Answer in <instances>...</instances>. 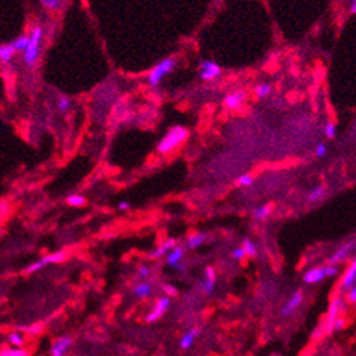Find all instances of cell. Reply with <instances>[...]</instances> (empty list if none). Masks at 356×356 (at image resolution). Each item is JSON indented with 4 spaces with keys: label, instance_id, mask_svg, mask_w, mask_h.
Listing matches in <instances>:
<instances>
[{
    "label": "cell",
    "instance_id": "1",
    "mask_svg": "<svg viewBox=\"0 0 356 356\" xmlns=\"http://www.w3.org/2000/svg\"><path fill=\"white\" fill-rule=\"evenodd\" d=\"M187 136H189V131L185 127H182V125L172 127L158 144V152L159 153H169L172 151H175L178 146L182 145Z\"/></svg>",
    "mask_w": 356,
    "mask_h": 356
},
{
    "label": "cell",
    "instance_id": "2",
    "mask_svg": "<svg viewBox=\"0 0 356 356\" xmlns=\"http://www.w3.org/2000/svg\"><path fill=\"white\" fill-rule=\"evenodd\" d=\"M41 39H43V27L37 25L33 27L31 34L28 36V43H27L26 49H25V64L27 67H34L37 58H39L40 44H41Z\"/></svg>",
    "mask_w": 356,
    "mask_h": 356
},
{
    "label": "cell",
    "instance_id": "3",
    "mask_svg": "<svg viewBox=\"0 0 356 356\" xmlns=\"http://www.w3.org/2000/svg\"><path fill=\"white\" fill-rule=\"evenodd\" d=\"M175 67H176V60L173 57L163 58L162 61H159L158 64H155L153 68L151 70V73L148 76V84L152 88H156L160 84V81L163 79V77L171 74Z\"/></svg>",
    "mask_w": 356,
    "mask_h": 356
},
{
    "label": "cell",
    "instance_id": "4",
    "mask_svg": "<svg viewBox=\"0 0 356 356\" xmlns=\"http://www.w3.org/2000/svg\"><path fill=\"white\" fill-rule=\"evenodd\" d=\"M66 257L67 255L64 251H55L53 254H47V255H44V257L39 258L37 261H34V263H31L30 265H27L25 273H26V274L37 273V271H40L41 268H44V267H47V265H50V264L63 263V261L66 260Z\"/></svg>",
    "mask_w": 356,
    "mask_h": 356
},
{
    "label": "cell",
    "instance_id": "5",
    "mask_svg": "<svg viewBox=\"0 0 356 356\" xmlns=\"http://www.w3.org/2000/svg\"><path fill=\"white\" fill-rule=\"evenodd\" d=\"M220 74H222V67L219 66L217 63H214L211 60L200 61V64H199V76H200L202 79L211 81V79H216L217 77H220Z\"/></svg>",
    "mask_w": 356,
    "mask_h": 356
},
{
    "label": "cell",
    "instance_id": "6",
    "mask_svg": "<svg viewBox=\"0 0 356 356\" xmlns=\"http://www.w3.org/2000/svg\"><path fill=\"white\" fill-rule=\"evenodd\" d=\"M169 305H171V300L168 298V297H162V298H159L156 304H155V306H153V309H152V312L146 317V321L148 322H155V321H158L159 318H162L165 314H166V311L169 309Z\"/></svg>",
    "mask_w": 356,
    "mask_h": 356
},
{
    "label": "cell",
    "instance_id": "7",
    "mask_svg": "<svg viewBox=\"0 0 356 356\" xmlns=\"http://www.w3.org/2000/svg\"><path fill=\"white\" fill-rule=\"evenodd\" d=\"M354 250H355V240H352L351 243L343 244L342 247H339L338 250L335 251V253L330 257V263L331 264L342 263V261H345V260L349 258V255L354 253Z\"/></svg>",
    "mask_w": 356,
    "mask_h": 356
},
{
    "label": "cell",
    "instance_id": "8",
    "mask_svg": "<svg viewBox=\"0 0 356 356\" xmlns=\"http://www.w3.org/2000/svg\"><path fill=\"white\" fill-rule=\"evenodd\" d=\"M341 306H342V298H341V297H336V298L332 300L330 311H328V314H327V332H328V333L332 331L333 322L336 321V318L339 317Z\"/></svg>",
    "mask_w": 356,
    "mask_h": 356
},
{
    "label": "cell",
    "instance_id": "9",
    "mask_svg": "<svg viewBox=\"0 0 356 356\" xmlns=\"http://www.w3.org/2000/svg\"><path fill=\"white\" fill-rule=\"evenodd\" d=\"M71 345H73V339L70 336H61L51 345L50 354L51 356H64L71 348Z\"/></svg>",
    "mask_w": 356,
    "mask_h": 356
},
{
    "label": "cell",
    "instance_id": "10",
    "mask_svg": "<svg viewBox=\"0 0 356 356\" xmlns=\"http://www.w3.org/2000/svg\"><path fill=\"white\" fill-rule=\"evenodd\" d=\"M303 301V292L301 291H297V292H294L292 294V297H291L290 300H288V303L285 304L284 306H282V309H281V315H284V317H287V315H291L298 306H300V304Z\"/></svg>",
    "mask_w": 356,
    "mask_h": 356
},
{
    "label": "cell",
    "instance_id": "11",
    "mask_svg": "<svg viewBox=\"0 0 356 356\" xmlns=\"http://www.w3.org/2000/svg\"><path fill=\"white\" fill-rule=\"evenodd\" d=\"M246 98H247V94L244 91H236V93L229 94V95H226L225 105L230 109H236L238 106L243 105Z\"/></svg>",
    "mask_w": 356,
    "mask_h": 356
},
{
    "label": "cell",
    "instance_id": "12",
    "mask_svg": "<svg viewBox=\"0 0 356 356\" xmlns=\"http://www.w3.org/2000/svg\"><path fill=\"white\" fill-rule=\"evenodd\" d=\"M355 281H356V261L355 260H352V263H351V265L346 268V273H345V276H343L342 278V288L348 291L351 287L355 285Z\"/></svg>",
    "mask_w": 356,
    "mask_h": 356
},
{
    "label": "cell",
    "instance_id": "13",
    "mask_svg": "<svg viewBox=\"0 0 356 356\" xmlns=\"http://www.w3.org/2000/svg\"><path fill=\"white\" fill-rule=\"evenodd\" d=\"M325 277H327V276H325L324 268L317 267V268H311V270H308V271L305 273L304 281H305L306 284H317L319 281H322Z\"/></svg>",
    "mask_w": 356,
    "mask_h": 356
},
{
    "label": "cell",
    "instance_id": "14",
    "mask_svg": "<svg viewBox=\"0 0 356 356\" xmlns=\"http://www.w3.org/2000/svg\"><path fill=\"white\" fill-rule=\"evenodd\" d=\"M16 49L13 47L12 43H6V44H0V61L3 64H9L13 57L16 55Z\"/></svg>",
    "mask_w": 356,
    "mask_h": 356
},
{
    "label": "cell",
    "instance_id": "15",
    "mask_svg": "<svg viewBox=\"0 0 356 356\" xmlns=\"http://www.w3.org/2000/svg\"><path fill=\"white\" fill-rule=\"evenodd\" d=\"M183 255H185V250H183L182 247L176 246V247H173V249L168 253L166 263H168V265H171V267H175L176 264L182 261Z\"/></svg>",
    "mask_w": 356,
    "mask_h": 356
},
{
    "label": "cell",
    "instance_id": "16",
    "mask_svg": "<svg viewBox=\"0 0 356 356\" xmlns=\"http://www.w3.org/2000/svg\"><path fill=\"white\" fill-rule=\"evenodd\" d=\"M173 247H176V240H175V238H168V240L159 247L158 250L152 253V257H153V258H160L162 255L168 254Z\"/></svg>",
    "mask_w": 356,
    "mask_h": 356
},
{
    "label": "cell",
    "instance_id": "17",
    "mask_svg": "<svg viewBox=\"0 0 356 356\" xmlns=\"http://www.w3.org/2000/svg\"><path fill=\"white\" fill-rule=\"evenodd\" d=\"M199 335V330H190L189 332H186L185 335L182 336V339H180V348L182 349H187V348H190L193 342H195V339H196V336Z\"/></svg>",
    "mask_w": 356,
    "mask_h": 356
},
{
    "label": "cell",
    "instance_id": "18",
    "mask_svg": "<svg viewBox=\"0 0 356 356\" xmlns=\"http://www.w3.org/2000/svg\"><path fill=\"white\" fill-rule=\"evenodd\" d=\"M6 339L14 348H22L25 345V336L22 335V332H9L6 335Z\"/></svg>",
    "mask_w": 356,
    "mask_h": 356
},
{
    "label": "cell",
    "instance_id": "19",
    "mask_svg": "<svg viewBox=\"0 0 356 356\" xmlns=\"http://www.w3.org/2000/svg\"><path fill=\"white\" fill-rule=\"evenodd\" d=\"M151 292H152V287H151V284H148V282H141V284H138V285L133 288V294H135L138 298H146V297L151 295Z\"/></svg>",
    "mask_w": 356,
    "mask_h": 356
},
{
    "label": "cell",
    "instance_id": "20",
    "mask_svg": "<svg viewBox=\"0 0 356 356\" xmlns=\"http://www.w3.org/2000/svg\"><path fill=\"white\" fill-rule=\"evenodd\" d=\"M0 356H30V354L23 348H14V346H12V348L0 349Z\"/></svg>",
    "mask_w": 356,
    "mask_h": 356
},
{
    "label": "cell",
    "instance_id": "21",
    "mask_svg": "<svg viewBox=\"0 0 356 356\" xmlns=\"http://www.w3.org/2000/svg\"><path fill=\"white\" fill-rule=\"evenodd\" d=\"M206 240V234L203 233H196L193 236H190L187 240V247L189 249H198L199 246H202V243H204Z\"/></svg>",
    "mask_w": 356,
    "mask_h": 356
},
{
    "label": "cell",
    "instance_id": "22",
    "mask_svg": "<svg viewBox=\"0 0 356 356\" xmlns=\"http://www.w3.org/2000/svg\"><path fill=\"white\" fill-rule=\"evenodd\" d=\"M325 193H327L325 186L319 185L317 186L315 189L311 190V193L308 195V200H309V202H318V200H321V199L325 196Z\"/></svg>",
    "mask_w": 356,
    "mask_h": 356
},
{
    "label": "cell",
    "instance_id": "23",
    "mask_svg": "<svg viewBox=\"0 0 356 356\" xmlns=\"http://www.w3.org/2000/svg\"><path fill=\"white\" fill-rule=\"evenodd\" d=\"M271 210H273V206L271 204H263V206H260V207H257L254 210V217L257 220H264L271 213Z\"/></svg>",
    "mask_w": 356,
    "mask_h": 356
},
{
    "label": "cell",
    "instance_id": "24",
    "mask_svg": "<svg viewBox=\"0 0 356 356\" xmlns=\"http://www.w3.org/2000/svg\"><path fill=\"white\" fill-rule=\"evenodd\" d=\"M270 93H271V85L267 84V82L258 84V85L255 87V95H257V98H260V100H264L265 97H268Z\"/></svg>",
    "mask_w": 356,
    "mask_h": 356
},
{
    "label": "cell",
    "instance_id": "25",
    "mask_svg": "<svg viewBox=\"0 0 356 356\" xmlns=\"http://www.w3.org/2000/svg\"><path fill=\"white\" fill-rule=\"evenodd\" d=\"M67 203L70 206H73V207H82L87 203V200H85V198H82L81 195H71V196L67 198Z\"/></svg>",
    "mask_w": 356,
    "mask_h": 356
},
{
    "label": "cell",
    "instance_id": "26",
    "mask_svg": "<svg viewBox=\"0 0 356 356\" xmlns=\"http://www.w3.org/2000/svg\"><path fill=\"white\" fill-rule=\"evenodd\" d=\"M10 43L13 44V47L16 49L17 53H19V51H25L27 43H28V36H20V37L14 39L13 41H10Z\"/></svg>",
    "mask_w": 356,
    "mask_h": 356
},
{
    "label": "cell",
    "instance_id": "27",
    "mask_svg": "<svg viewBox=\"0 0 356 356\" xmlns=\"http://www.w3.org/2000/svg\"><path fill=\"white\" fill-rule=\"evenodd\" d=\"M39 1L43 4L44 9L51 10V12L58 10L61 7V3H63V0H39Z\"/></svg>",
    "mask_w": 356,
    "mask_h": 356
},
{
    "label": "cell",
    "instance_id": "28",
    "mask_svg": "<svg viewBox=\"0 0 356 356\" xmlns=\"http://www.w3.org/2000/svg\"><path fill=\"white\" fill-rule=\"evenodd\" d=\"M243 250L246 251L247 255H251V257H255V255H257V247H255V244H254L251 240H244V243H243Z\"/></svg>",
    "mask_w": 356,
    "mask_h": 356
},
{
    "label": "cell",
    "instance_id": "29",
    "mask_svg": "<svg viewBox=\"0 0 356 356\" xmlns=\"http://www.w3.org/2000/svg\"><path fill=\"white\" fill-rule=\"evenodd\" d=\"M324 133H325V136L327 138H335V135H336V125L333 124V122H328L325 127H324Z\"/></svg>",
    "mask_w": 356,
    "mask_h": 356
},
{
    "label": "cell",
    "instance_id": "30",
    "mask_svg": "<svg viewBox=\"0 0 356 356\" xmlns=\"http://www.w3.org/2000/svg\"><path fill=\"white\" fill-rule=\"evenodd\" d=\"M70 106H71V101L64 97V95H61L60 98H58V109L61 111V112H66L70 109Z\"/></svg>",
    "mask_w": 356,
    "mask_h": 356
},
{
    "label": "cell",
    "instance_id": "31",
    "mask_svg": "<svg viewBox=\"0 0 356 356\" xmlns=\"http://www.w3.org/2000/svg\"><path fill=\"white\" fill-rule=\"evenodd\" d=\"M237 185L243 186V187L251 186L253 185V178H251L250 175H243V176H240L237 179Z\"/></svg>",
    "mask_w": 356,
    "mask_h": 356
},
{
    "label": "cell",
    "instance_id": "32",
    "mask_svg": "<svg viewBox=\"0 0 356 356\" xmlns=\"http://www.w3.org/2000/svg\"><path fill=\"white\" fill-rule=\"evenodd\" d=\"M324 271H325V276H327V277H335V276H338L339 268H338L336 265L331 264V265H327V267L324 268Z\"/></svg>",
    "mask_w": 356,
    "mask_h": 356
},
{
    "label": "cell",
    "instance_id": "33",
    "mask_svg": "<svg viewBox=\"0 0 356 356\" xmlns=\"http://www.w3.org/2000/svg\"><path fill=\"white\" fill-rule=\"evenodd\" d=\"M16 328L20 331V332H28V333H37V332H40L39 325H36V327H28V325H19V327H16Z\"/></svg>",
    "mask_w": 356,
    "mask_h": 356
},
{
    "label": "cell",
    "instance_id": "34",
    "mask_svg": "<svg viewBox=\"0 0 356 356\" xmlns=\"http://www.w3.org/2000/svg\"><path fill=\"white\" fill-rule=\"evenodd\" d=\"M214 282L216 281H210V280H204V282L202 284L203 285V291L209 295V294H211L213 292V288H214Z\"/></svg>",
    "mask_w": 356,
    "mask_h": 356
},
{
    "label": "cell",
    "instance_id": "35",
    "mask_svg": "<svg viewBox=\"0 0 356 356\" xmlns=\"http://www.w3.org/2000/svg\"><path fill=\"white\" fill-rule=\"evenodd\" d=\"M315 155L318 158H324L327 155V146L325 144H318L317 148H315Z\"/></svg>",
    "mask_w": 356,
    "mask_h": 356
},
{
    "label": "cell",
    "instance_id": "36",
    "mask_svg": "<svg viewBox=\"0 0 356 356\" xmlns=\"http://www.w3.org/2000/svg\"><path fill=\"white\" fill-rule=\"evenodd\" d=\"M204 280H210V281H216V271L213 267H207L206 273H204Z\"/></svg>",
    "mask_w": 356,
    "mask_h": 356
},
{
    "label": "cell",
    "instance_id": "37",
    "mask_svg": "<svg viewBox=\"0 0 356 356\" xmlns=\"http://www.w3.org/2000/svg\"><path fill=\"white\" fill-rule=\"evenodd\" d=\"M346 298H348V301H349L351 304H355V301H356L355 285H354V287H351V288L348 290V295H346Z\"/></svg>",
    "mask_w": 356,
    "mask_h": 356
},
{
    "label": "cell",
    "instance_id": "38",
    "mask_svg": "<svg viewBox=\"0 0 356 356\" xmlns=\"http://www.w3.org/2000/svg\"><path fill=\"white\" fill-rule=\"evenodd\" d=\"M246 255H247V254H246V251L243 250V247H238L236 250H233V257H234L236 260H243Z\"/></svg>",
    "mask_w": 356,
    "mask_h": 356
},
{
    "label": "cell",
    "instance_id": "39",
    "mask_svg": "<svg viewBox=\"0 0 356 356\" xmlns=\"http://www.w3.org/2000/svg\"><path fill=\"white\" fill-rule=\"evenodd\" d=\"M343 324H345V321H343V318H336V321L333 322V327H332V330H341L343 327Z\"/></svg>",
    "mask_w": 356,
    "mask_h": 356
},
{
    "label": "cell",
    "instance_id": "40",
    "mask_svg": "<svg viewBox=\"0 0 356 356\" xmlns=\"http://www.w3.org/2000/svg\"><path fill=\"white\" fill-rule=\"evenodd\" d=\"M118 207H119V210H128L129 207H131V204L128 203V202H121L118 204Z\"/></svg>",
    "mask_w": 356,
    "mask_h": 356
},
{
    "label": "cell",
    "instance_id": "41",
    "mask_svg": "<svg viewBox=\"0 0 356 356\" xmlns=\"http://www.w3.org/2000/svg\"><path fill=\"white\" fill-rule=\"evenodd\" d=\"M149 274V268L148 267H141V270H139V276L141 277H146Z\"/></svg>",
    "mask_w": 356,
    "mask_h": 356
},
{
    "label": "cell",
    "instance_id": "42",
    "mask_svg": "<svg viewBox=\"0 0 356 356\" xmlns=\"http://www.w3.org/2000/svg\"><path fill=\"white\" fill-rule=\"evenodd\" d=\"M173 268H176L178 271H185V270H186V265L183 263H182V261H180V263L176 264V265H175Z\"/></svg>",
    "mask_w": 356,
    "mask_h": 356
},
{
    "label": "cell",
    "instance_id": "43",
    "mask_svg": "<svg viewBox=\"0 0 356 356\" xmlns=\"http://www.w3.org/2000/svg\"><path fill=\"white\" fill-rule=\"evenodd\" d=\"M352 14L356 13V0H351V10H349Z\"/></svg>",
    "mask_w": 356,
    "mask_h": 356
}]
</instances>
